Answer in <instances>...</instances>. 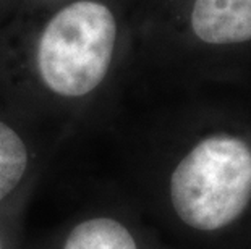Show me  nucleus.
I'll return each mask as SVG.
<instances>
[{"label": "nucleus", "instance_id": "f257e3e1", "mask_svg": "<svg viewBox=\"0 0 251 249\" xmlns=\"http://www.w3.org/2000/svg\"><path fill=\"white\" fill-rule=\"evenodd\" d=\"M126 0H62L0 24V102L26 123L102 107L130 42Z\"/></svg>", "mask_w": 251, "mask_h": 249}, {"label": "nucleus", "instance_id": "f03ea898", "mask_svg": "<svg viewBox=\"0 0 251 249\" xmlns=\"http://www.w3.org/2000/svg\"><path fill=\"white\" fill-rule=\"evenodd\" d=\"M169 196L175 215L190 228L217 231L230 225L251 199V147L227 133L202 137L174 167Z\"/></svg>", "mask_w": 251, "mask_h": 249}, {"label": "nucleus", "instance_id": "7ed1b4c3", "mask_svg": "<svg viewBox=\"0 0 251 249\" xmlns=\"http://www.w3.org/2000/svg\"><path fill=\"white\" fill-rule=\"evenodd\" d=\"M41 149L31 125L0 102V209L21 194L37 173Z\"/></svg>", "mask_w": 251, "mask_h": 249}, {"label": "nucleus", "instance_id": "20e7f679", "mask_svg": "<svg viewBox=\"0 0 251 249\" xmlns=\"http://www.w3.org/2000/svg\"><path fill=\"white\" fill-rule=\"evenodd\" d=\"M186 26L193 41L202 45L251 41V0H188Z\"/></svg>", "mask_w": 251, "mask_h": 249}, {"label": "nucleus", "instance_id": "39448f33", "mask_svg": "<svg viewBox=\"0 0 251 249\" xmlns=\"http://www.w3.org/2000/svg\"><path fill=\"white\" fill-rule=\"evenodd\" d=\"M58 249H140V246L128 225L100 212L73 224Z\"/></svg>", "mask_w": 251, "mask_h": 249}, {"label": "nucleus", "instance_id": "423d86ee", "mask_svg": "<svg viewBox=\"0 0 251 249\" xmlns=\"http://www.w3.org/2000/svg\"><path fill=\"white\" fill-rule=\"evenodd\" d=\"M62 0H0V24L47 8Z\"/></svg>", "mask_w": 251, "mask_h": 249}, {"label": "nucleus", "instance_id": "0eeeda50", "mask_svg": "<svg viewBox=\"0 0 251 249\" xmlns=\"http://www.w3.org/2000/svg\"><path fill=\"white\" fill-rule=\"evenodd\" d=\"M0 249H12V238L7 235L3 226H0Z\"/></svg>", "mask_w": 251, "mask_h": 249}]
</instances>
